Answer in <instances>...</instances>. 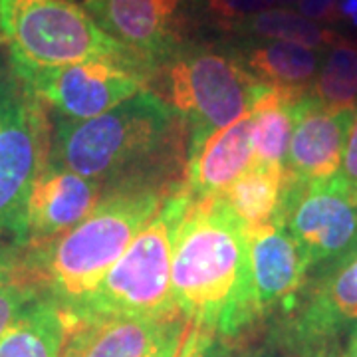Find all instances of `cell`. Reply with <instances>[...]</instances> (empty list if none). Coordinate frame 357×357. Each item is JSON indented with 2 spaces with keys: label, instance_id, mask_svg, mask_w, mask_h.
Listing matches in <instances>:
<instances>
[{
  "label": "cell",
  "instance_id": "obj_21",
  "mask_svg": "<svg viewBox=\"0 0 357 357\" xmlns=\"http://www.w3.org/2000/svg\"><path fill=\"white\" fill-rule=\"evenodd\" d=\"M229 32L252 40L300 44V46L319 52H326L340 38L335 28L314 22L288 6H276V8L255 14L250 18H244L232 26Z\"/></svg>",
  "mask_w": 357,
  "mask_h": 357
},
{
  "label": "cell",
  "instance_id": "obj_18",
  "mask_svg": "<svg viewBox=\"0 0 357 357\" xmlns=\"http://www.w3.org/2000/svg\"><path fill=\"white\" fill-rule=\"evenodd\" d=\"M236 50L258 82L290 89L312 88L324 56L319 50L274 40H252Z\"/></svg>",
  "mask_w": 357,
  "mask_h": 357
},
{
  "label": "cell",
  "instance_id": "obj_12",
  "mask_svg": "<svg viewBox=\"0 0 357 357\" xmlns=\"http://www.w3.org/2000/svg\"><path fill=\"white\" fill-rule=\"evenodd\" d=\"M103 199L100 183L46 163L26 208V246L38 248L77 227Z\"/></svg>",
  "mask_w": 357,
  "mask_h": 357
},
{
  "label": "cell",
  "instance_id": "obj_30",
  "mask_svg": "<svg viewBox=\"0 0 357 357\" xmlns=\"http://www.w3.org/2000/svg\"><path fill=\"white\" fill-rule=\"evenodd\" d=\"M199 335H201V330H199V328H195V326L191 324V330H189V335H187V342H185V347H183V354H181V357L191 356L192 347H195V344H197Z\"/></svg>",
  "mask_w": 357,
  "mask_h": 357
},
{
  "label": "cell",
  "instance_id": "obj_7",
  "mask_svg": "<svg viewBox=\"0 0 357 357\" xmlns=\"http://www.w3.org/2000/svg\"><path fill=\"white\" fill-rule=\"evenodd\" d=\"M52 126L28 89L10 86L0 96V246H26V208L48 163Z\"/></svg>",
  "mask_w": 357,
  "mask_h": 357
},
{
  "label": "cell",
  "instance_id": "obj_6",
  "mask_svg": "<svg viewBox=\"0 0 357 357\" xmlns=\"http://www.w3.org/2000/svg\"><path fill=\"white\" fill-rule=\"evenodd\" d=\"M0 30L10 44L13 68L40 70L112 60L147 70L72 0H0Z\"/></svg>",
  "mask_w": 357,
  "mask_h": 357
},
{
  "label": "cell",
  "instance_id": "obj_33",
  "mask_svg": "<svg viewBox=\"0 0 357 357\" xmlns=\"http://www.w3.org/2000/svg\"><path fill=\"white\" fill-rule=\"evenodd\" d=\"M298 0H282V6H290V4H296Z\"/></svg>",
  "mask_w": 357,
  "mask_h": 357
},
{
  "label": "cell",
  "instance_id": "obj_28",
  "mask_svg": "<svg viewBox=\"0 0 357 357\" xmlns=\"http://www.w3.org/2000/svg\"><path fill=\"white\" fill-rule=\"evenodd\" d=\"M335 24H347L357 30V0H340L335 10Z\"/></svg>",
  "mask_w": 357,
  "mask_h": 357
},
{
  "label": "cell",
  "instance_id": "obj_10",
  "mask_svg": "<svg viewBox=\"0 0 357 357\" xmlns=\"http://www.w3.org/2000/svg\"><path fill=\"white\" fill-rule=\"evenodd\" d=\"M88 10L105 34L139 60L149 79L187 44L185 0H88Z\"/></svg>",
  "mask_w": 357,
  "mask_h": 357
},
{
  "label": "cell",
  "instance_id": "obj_4",
  "mask_svg": "<svg viewBox=\"0 0 357 357\" xmlns=\"http://www.w3.org/2000/svg\"><path fill=\"white\" fill-rule=\"evenodd\" d=\"M191 192H169L155 217L133 238L102 282L72 310L64 312L72 330L107 319L159 316L178 310L171 294L173 250Z\"/></svg>",
  "mask_w": 357,
  "mask_h": 357
},
{
  "label": "cell",
  "instance_id": "obj_15",
  "mask_svg": "<svg viewBox=\"0 0 357 357\" xmlns=\"http://www.w3.org/2000/svg\"><path fill=\"white\" fill-rule=\"evenodd\" d=\"M252 296L258 316L290 302L304 286L306 258L284 227L266 222L246 229Z\"/></svg>",
  "mask_w": 357,
  "mask_h": 357
},
{
  "label": "cell",
  "instance_id": "obj_2",
  "mask_svg": "<svg viewBox=\"0 0 357 357\" xmlns=\"http://www.w3.org/2000/svg\"><path fill=\"white\" fill-rule=\"evenodd\" d=\"M171 294L203 332L230 337L258 318L246 227L222 197L191 199L178 227Z\"/></svg>",
  "mask_w": 357,
  "mask_h": 357
},
{
  "label": "cell",
  "instance_id": "obj_17",
  "mask_svg": "<svg viewBox=\"0 0 357 357\" xmlns=\"http://www.w3.org/2000/svg\"><path fill=\"white\" fill-rule=\"evenodd\" d=\"M70 333L62 307L42 294L0 337V357H60Z\"/></svg>",
  "mask_w": 357,
  "mask_h": 357
},
{
  "label": "cell",
  "instance_id": "obj_32",
  "mask_svg": "<svg viewBox=\"0 0 357 357\" xmlns=\"http://www.w3.org/2000/svg\"><path fill=\"white\" fill-rule=\"evenodd\" d=\"M314 357H340V356H335V354H326V351H321V354H316Z\"/></svg>",
  "mask_w": 357,
  "mask_h": 357
},
{
  "label": "cell",
  "instance_id": "obj_22",
  "mask_svg": "<svg viewBox=\"0 0 357 357\" xmlns=\"http://www.w3.org/2000/svg\"><path fill=\"white\" fill-rule=\"evenodd\" d=\"M310 93L332 107L357 103V40L345 36L333 42L321 56L318 76Z\"/></svg>",
  "mask_w": 357,
  "mask_h": 357
},
{
  "label": "cell",
  "instance_id": "obj_29",
  "mask_svg": "<svg viewBox=\"0 0 357 357\" xmlns=\"http://www.w3.org/2000/svg\"><path fill=\"white\" fill-rule=\"evenodd\" d=\"M84 356V333L82 330H72L68 342H66L64 351L60 357H82Z\"/></svg>",
  "mask_w": 357,
  "mask_h": 357
},
{
  "label": "cell",
  "instance_id": "obj_20",
  "mask_svg": "<svg viewBox=\"0 0 357 357\" xmlns=\"http://www.w3.org/2000/svg\"><path fill=\"white\" fill-rule=\"evenodd\" d=\"M284 178V167L255 161L220 197L229 204L230 211L243 220L246 229H255L274 220L280 204Z\"/></svg>",
  "mask_w": 357,
  "mask_h": 357
},
{
  "label": "cell",
  "instance_id": "obj_3",
  "mask_svg": "<svg viewBox=\"0 0 357 357\" xmlns=\"http://www.w3.org/2000/svg\"><path fill=\"white\" fill-rule=\"evenodd\" d=\"M169 191L128 189L103 195L77 227L24 256L42 292L68 312L114 268L133 238L155 217Z\"/></svg>",
  "mask_w": 357,
  "mask_h": 357
},
{
  "label": "cell",
  "instance_id": "obj_8",
  "mask_svg": "<svg viewBox=\"0 0 357 357\" xmlns=\"http://www.w3.org/2000/svg\"><path fill=\"white\" fill-rule=\"evenodd\" d=\"M272 222L296 241L307 270L333 266L357 250V192L340 173L316 181L286 173Z\"/></svg>",
  "mask_w": 357,
  "mask_h": 357
},
{
  "label": "cell",
  "instance_id": "obj_9",
  "mask_svg": "<svg viewBox=\"0 0 357 357\" xmlns=\"http://www.w3.org/2000/svg\"><path fill=\"white\" fill-rule=\"evenodd\" d=\"M14 76L38 102L50 105L70 121L105 114L141 89H147L149 82L139 70L112 60H88L40 70L14 68Z\"/></svg>",
  "mask_w": 357,
  "mask_h": 357
},
{
  "label": "cell",
  "instance_id": "obj_25",
  "mask_svg": "<svg viewBox=\"0 0 357 357\" xmlns=\"http://www.w3.org/2000/svg\"><path fill=\"white\" fill-rule=\"evenodd\" d=\"M337 2L340 0H298L294 6L302 16L332 28L333 22H335Z\"/></svg>",
  "mask_w": 357,
  "mask_h": 357
},
{
  "label": "cell",
  "instance_id": "obj_13",
  "mask_svg": "<svg viewBox=\"0 0 357 357\" xmlns=\"http://www.w3.org/2000/svg\"><path fill=\"white\" fill-rule=\"evenodd\" d=\"M357 324V250L330 266L286 326V342L296 349H319Z\"/></svg>",
  "mask_w": 357,
  "mask_h": 357
},
{
  "label": "cell",
  "instance_id": "obj_16",
  "mask_svg": "<svg viewBox=\"0 0 357 357\" xmlns=\"http://www.w3.org/2000/svg\"><path fill=\"white\" fill-rule=\"evenodd\" d=\"M255 163L252 114L248 112L232 126L220 129L189 157L187 191L192 199L220 197Z\"/></svg>",
  "mask_w": 357,
  "mask_h": 357
},
{
  "label": "cell",
  "instance_id": "obj_23",
  "mask_svg": "<svg viewBox=\"0 0 357 357\" xmlns=\"http://www.w3.org/2000/svg\"><path fill=\"white\" fill-rule=\"evenodd\" d=\"M42 294L26 262L24 248L0 246V337Z\"/></svg>",
  "mask_w": 357,
  "mask_h": 357
},
{
  "label": "cell",
  "instance_id": "obj_5",
  "mask_svg": "<svg viewBox=\"0 0 357 357\" xmlns=\"http://www.w3.org/2000/svg\"><path fill=\"white\" fill-rule=\"evenodd\" d=\"M169 107L189 126V157L220 129L246 115L264 88L236 48L187 42L157 68Z\"/></svg>",
  "mask_w": 357,
  "mask_h": 357
},
{
  "label": "cell",
  "instance_id": "obj_19",
  "mask_svg": "<svg viewBox=\"0 0 357 357\" xmlns=\"http://www.w3.org/2000/svg\"><path fill=\"white\" fill-rule=\"evenodd\" d=\"M306 91L264 84L250 109L256 163L284 167L296 121V105Z\"/></svg>",
  "mask_w": 357,
  "mask_h": 357
},
{
  "label": "cell",
  "instance_id": "obj_11",
  "mask_svg": "<svg viewBox=\"0 0 357 357\" xmlns=\"http://www.w3.org/2000/svg\"><path fill=\"white\" fill-rule=\"evenodd\" d=\"M356 105L332 107L307 89L296 105L292 137L284 169L300 181L328 178L340 173Z\"/></svg>",
  "mask_w": 357,
  "mask_h": 357
},
{
  "label": "cell",
  "instance_id": "obj_26",
  "mask_svg": "<svg viewBox=\"0 0 357 357\" xmlns=\"http://www.w3.org/2000/svg\"><path fill=\"white\" fill-rule=\"evenodd\" d=\"M340 175L344 181L357 192V103H356V117L347 135V143H345L344 159H342V171Z\"/></svg>",
  "mask_w": 357,
  "mask_h": 357
},
{
  "label": "cell",
  "instance_id": "obj_31",
  "mask_svg": "<svg viewBox=\"0 0 357 357\" xmlns=\"http://www.w3.org/2000/svg\"><path fill=\"white\" fill-rule=\"evenodd\" d=\"M345 357H357V324L351 328V335H349V345H347Z\"/></svg>",
  "mask_w": 357,
  "mask_h": 357
},
{
  "label": "cell",
  "instance_id": "obj_27",
  "mask_svg": "<svg viewBox=\"0 0 357 357\" xmlns=\"http://www.w3.org/2000/svg\"><path fill=\"white\" fill-rule=\"evenodd\" d=\"M213 335L215 333L201 330V335H199V340H197V344L192 347L189 357H236L234 356V349L227 342L215 340Z\"/></svg>",
  "mask_w": 357,
  "mask_h": 357
},
{
  "label": "cell",
  "instance_id": "obj_14",
  "mask_svg": "<svg viewBox=\"0 0 357 357\" xmlns=\"http://www.w3.org/2000/svg\"><path fill=\"white\" fill-rule=\"evenodd\" d=\"M84 333L82 357H181L191 319L181 310L159 316L115 318L79 326Z\"/></svg>",
  "mask_w": 357,
  "mask_h": 357
},
{
  "label": "cell",
  "instance_id": "obj_1",
  "mask_svg": "<svg viewBox=\"0 0 357 357\" xmlns=\"http://www.w3.org/2000/svg\"><path fill=\"white\" fill-rule=\"evenodd\" d=\"M181 126V117L159 93L141 89L98 117H58L48 163L100 183L103 195L128 189L169 191L165 185L183 153Z\"/></svg>",
  "mask_w": 357,
  "mask_h": 357
},
{
  "label": "cell",
  "instance_id": "obj_24",
  "mask_svg": "<svg viewBox=\"0 0 357 357\" xmlns=\"http://www.w3.org/2000/svg\"><path fill=\"white\" fill-rule=\"evenodd\" d=\"M276 6H282V0H203L206 16L215 22V26L227 32L244 18Z\"/></svg>",
  "mask_w": 357,
  "mask_h": 357
}]
</instances>
